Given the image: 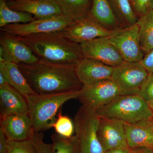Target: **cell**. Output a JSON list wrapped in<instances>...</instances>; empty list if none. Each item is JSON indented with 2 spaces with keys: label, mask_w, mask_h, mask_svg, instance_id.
I'll return each mask as SVG.
<instances>
[{
  "label": "cell",
  "mask_w": 153,
  "mask_h": 153,
  "mask_svg": "<svg viewBox=\"0 0 153 153\" xmlns=\"http://www.w3.org/2000/svg\"><path fill=\"white\" fill-rule=\"evenodd\" d=\"M97 134L105 152L128 147L122 121L100 117Z\"/></svg>",
  "instance_id": "13"
},
{
  "label": "cell",
  "mask_w": 153,
  "mask_h": 153,
  "mask_svg": "<svg viewBox=\"0 0 153 153\" xmlns=\"http://www.w3.org/2000/svg\"><path fill=\"white\" fill-rule=\"evenodd\" d=\"M63 31L68 39L80 44L96 38L110 37L114 30L105 27L89 13L73 22Z\"/></svg>",
  "instance_id": "10"
},
{
  "label": "cell",
  "mask_w": 153,
  "mask_h": 153,
  "mask_svg": "<svg viewBox=\"0 0 153 153\" xmlns=\"http://www.w3.org/2000/svg\"><path fill=\"white\" fill-rule=\"evenodd\" d=\"M134 0H130V1L131 3Z\"/></svg>",
  "instance_id": "39"
},
{
  "label": "cell",
  "mask_w": 153,
  "mask_h": 153,
  "mask_svg": "<svg viewBox=\"0 0 153 153\" xmlns=\"http://www.w3.org/2000/svg\"><path fill=\"white\" fill-rule=\"evenodd\" d=\"M73 22L61 14L45 19H36L27 23L7 25L1 28V30L2 32L12 36L24 37L33 34L63 31Z\"/></svg>",
  "instance_id": "8"
},
{
  "label": "cell",
  "mask_w": 153,
  "mask_h": 153,
  "mask_svg": "<svg viewBox=\"0 0 153 153\" xmlns=\"http://www.w3.org/2000/svg\"><path fill=\"white\" fill-rule=\"evenodd\" d=\"M62 14L72 22L90 13L91 0H55Z\"/></svg>",
  "instance_id": "21"
},
{
  "label": "cell",
  "mask_w": 153,
  "mask_h": 153,
  "mask_svg": "<svg viewBox=\"0 0 153 153\" xmlns=\"http://www.w3.org/2000/svg\"><path fill=\"white\" fill-rule=\"evenodd\" d=\"M7 153H38L31 139L17 141L8 139Z\"/></svg>",
  "instance_id": "27"
},
{
  "label": "cell",
  "mask_w": 153,
  "mask_h": 153,
  "mask_svg": "<svg viewBox=\"0 0 153 153\" xmlns=\"http://www.w3.org/2000/svg\"><path fill=\"white\" fill-rule=\"evenodd\" d=\"M51 138L52 153H84L76 135L66 138L55 133L52 135Z\"/></svg>",
  "instance_id": "24"
},
{
  "label": "cell",
  "mask_w": 153,
  "mask_h": 153,
  "mask_svg": "<svg viewBox=\"0 0 153 153\" xmlns=\"http://www.w3.org/2000/svg\"><path fill=\"white\" fill-rule=\"evenodd\" d=\"M117 19L128 26L137 23L138 18L130 0H109Z\"/></svg>",
  "instance_id": "25"
},
{
  "label": "cell",
  "mask_w": 153,
  "mask_h": 153,
  "mask_svg": "<svg viewBox=\"0 0 153 153\" xmlns=\"http://www.w3.org/2000/svg\"><path fill=\"white\" fill-rule=\"evenodd\" d=\"M100 117L135 123L152 117L153 112L139 95H120L96 111Z\"/></svg>",
  "instance_id": "4"
},
{
  "label": "cell",
  "mask_w": 153,
  "mask_h": 153,
  "mask_svg": "<svg viewBox=\"0 0 153 153\" xmlns=\"http://www.w3.org/2000/svg\"><path fill=\"white\" fill-rule=\"evenodd\" d=\"M79 93L80 90L26 97L28 116L35 131L41 132L53 128L61 107L68 100L78 98Z\"/></svg>",
  "instance_id": "3"
},
{
  "label": "cell",
  "mask_w": 153,
  "mask_h": 153,
  "mask_svg": "<svg viewBox=\"0 0 153 153\" xmlns=\"http://www.w3.org/2000/svg\"><path fill=\"white\" fill-rule=\"evenodd\" d=\"M151 121H152V123L153 124V116L152 117L150 118Z\"/></svg>",
  "instance_id": "38"
},
{
  "label": "cell",
  "mask_w": 153,
  "mask_h": 153,
  "mask_svg": "<svg viewBox=\"0 0 153 153\" xmlns=\"http://www.w3.org/2000/svg\"><path fill=\"white\" fill-rule=\"evenodd\" d=\"M63 31L16 37L27 45L39 59L76 65L84 57L80 44L67 38Z\"/></svg>",
  "instance_id": "2"
},
{
  "label": "cell",
  "mask_w": 153,
  "mask_h": 153,
  "mask_svg": "<svg viewBox=\"0 0 153 153\" xmlns=\"http://www.w3.org/2000/svg\"><path fill=\"white\" fill-rule=\"evenodd\" d=\"M8 138L1 128H0V153H7Z\"/></svg>",
  "instance_id": "32"
},
{
  "label": "cell",
  "mask_w": 153,
  "mask_h": 153,
  "mask_svg": "<svg viewBox=\"0 0 153 153\" xmlns=\"http://www.w3.org/2000/svg\"><path fill=\"white\" fill-rule=\"evenodd\" d=\"M36 19L31 14L12 10L6 0H0V27L11 24L27 23Z\"/></svg>",
  "instance_id": "23"
},
{
  "label": "cell",
  "mask_w": 153,
  "mask_h": 153,
  "mask_svg": "<svg viewBox=\"0 0 153 153\" xmlns=\"http://www.w3.org/2000/svg\"><path fill=\"white\" fill-rule=\"evenodd\" d=\"M1 127L8 139H30L35 132L28 115H10L1 117Z\"/></svg>",
  "instance_id": "17"
},
{
  "label": "cell",
  "mask_w": 153,
  "mask_h": 153,
  "mask_svg": "<svg viewBox=\"0 0 153 153\" xmlns=\"http://www.w3.org/2000/svg\"><path fill=\"white\" fill-rule=\"evenodd\" d=\"M7 4L12 10L31 14L36 19L63 14L55 0H11Z\"/></svg>",
  "instance_id": "15"
},
{
  "label": "cell",
  "mask_w": 153,
  "mask_h": 153,
  "mask_svg": "<svg viewBox=\"0 0 153 153\" xmlns=\"http://www.w3.org/2000/svg\"><path fill=\"white\" fill-rule=\"evenodd\" d=\"M124 128L129 148L153 150V124L150 118L135 123H124Z\"/></svg>",
  "instance_id": "16"
},
{
  "label": "cell",
  "mask_w": 153,
  "mask_h": 153,
  "mask_svg": "<svg viewBox=\"0 0 153 153\" xmlns=\"http://www.w3.org/2000/svg\"><path fill=\"white\" fill-rule=\"evenodd\" d=\"M18 65L37 94L78 91L83 87L76 75L75 64H59L39 59L32 64Z\"/></svg>",
  "instance_id": "1"
},
{
  "label": "cell",
  "mask_w": 153,
  "mask_h": 153,
  "mask_svg": "<svg viewBox=\"0 0 153 153\" xmlns=\"http://www.w3.org/2000/svg\"><path fill=\"white\" fill-rule=\"evenodd\" d=\"M90 14L105 27L110 30L117 29L118 23L109 0H91Z\"/></svg>",
  "instance_id": "20"
},
{
  "label": "cell",
  "mask_w": 153,
  "mask_h": 153,
  "mask_svg": "<svg viewBox=\"0 0 153 153\" xmlns=\"http://www.w3.org/2000/svg\"><path fill=\"white\" fill-rule=\"evenodd\" d=\"M104 153H134V150L129 147L119 148L105 151Z\"/></svg>",
  "instance_id": "33"
},
{
  "label": "cell",
  "mask_w": 153,
  "mask_h": 153,
  "mask_svg": "<svg viewBox=\"0 0 153 153\" xmlns=\"http://www.w3.org/2000/svg\"><path fill=\"white\" fill-rule=\"evenodd\" d=\"M0 46V62L32 64L39 60L29 46L16 36L2 32Z\"/></svg>",
  "instance_id": "11"
},
{
  "label": "cell",
  "mask_w": 153,
  "mask_h": 153,
  "mask_svg": "<svg viewBox=\"0 0 153 153\" xmlns=\"http://www.w3.org/2000/svg\"><path fill=\"white\" fill-rule=\"evenodd\" d=\"M7 84H8V83L7 82L6 77L1 72H0V86L6 85Z\"/></svg>",
  "instance_id": "35"
},
{
  "label": "cell",
  "mask_w": 153,
  "mask_h": 153,
  "mask_svg": "<svg viewBox=\"0 0 153 153\" xmlns=\"http://www.w3.org/2000/svg\"><path fill=\"white\" fill-rule=\"evenodd\" d=\"M6 1H11V0H6Z\"/></svg>",
  "instance_id": "40"
},
{
  "label": "cell",
  "mask_w": 153,
  "mask_h": 153,
  "mask_svg": "<svg viewBox=\"0 0 153 153\" xmlns=\"http://www.w3.org/2000/svg\"><path fill=\"white\" fill-rule=\"evenodd\" d=\"M134 153H153V150L146 148L134 149Z\"/></svg>",
  "instance_id": "34"
},
{
  "label": "cell",
  "mask_w": 153,
  "mask_h": 153,
  "mask_svg": "<svg viewBox=\"0 0 153 153\" xmlns=\"http://www.w3.org/2000/svg\"><path fill=\"white\" fill-rule=\"evenodd\" d=\"M0 72L6 77L9 85L25 97L36 94L30 87L18 64L10 62H0Z\"/></svg>",
  "instance_id": "19"
},
{
  "label": "cell",
  "mask_w": 153,
  "mask_h": 153,
  "mask_svg": "<svg viewBox=\"0 0 153 153\" xmlns=\"http://www.w3.org/2000/svg\"><path fill=\"white\" fill-rule=\"evenodd\" d=\"M1 117L28 115L27 102L24 96L9 84L0 86Z\"/></svg>",
  "instance_id": "18"
},
{
  "label": "cell",
  "mask_w": 153,
  "mask_h": 153,
  "mask_svg": "<svg viewBox=\"0 0 153 153\" xmlns=\"http://www.w3.org/2000/svg\"><path fill=\"white\" fill-rule=\"evenodd\" d=\"M152 0H134L132 7L137 16H142L151 9Z\"/></svg>",
  "instance_id": "30"
},
{
  "label": "cell",
  "mask_w": 153,
  "mask_h": 153,
  "mask_svg": "<svg viewBox=\"0 0 153 153\" xmlns=\"http://www.w3.org/2000/svg\"><path fill=\"white\" fill-rule=\"evenodd\" d=\"M44 137L42 132H35L30 139L36 146L38 153H52V144H50L44 142Z\"/></svg>",
  "instance_id": "29"
},
{
  "label": "cell",
  "mask_w": 153,
  "mask_h": 153,
  "mask_svg": "<svg viewBox=\"0 0 153 153\" xmlns=\"http://www.w3.org/2000/svg\"><path fill=\"white\" fill-rule=\"evenodd\" d=\"M100 120L96 111L82 105L74 116L75 135L81 143L84 153L105 152L97 134Z\"/></svg>",
  "instance_id": "5"
},
{
  "label": "cell",
  "mask_w": 153,
  "mask_h": 153,
  "mask_svg": "<svg viewBox=\"0 0 153 153\" xmlns=\"http://www.w3.org/2000/svg\"><path fill=\"white\" fill-rule=\"evenodd\" d=\"M77 77L83 85L111 79L114 67L98 60L84 57L75 65Z\"/></svg>",
  "instance_id": "14"
},
{
  "label": "cell",
  "mask_w": 153,
  "mask_h": 153,
  "mask_svg": "<svg viewBox=\"0 0 153 153\" xmlns=\"http://www.w3.org/2000/svg\"><path fill=\"white\" fill-rule=\"evenodd\" d=\"M149 75L140 62L124 61L114 67L111 79L117 85L121 95H138Z\"/></svg>",
  "instance_id": "6"
},
{
  "label": "cell",
  "mask_w": 153,
  "mask_h": 153,
  "mask_svg": "<svg viewBox=\"0 0 153 153\" xmlns=\"http://www.w3.org/2000/svg\"><path fill=\"white\" fill-rule=\"evenodd\" d=\"M53 128L56 134L64 137H71L75 132L74 122L67 116L62 114L61 111L57 114Z\"/></svg>",
  "instance_id": "26"
},
{
  "label": "cell",
  "mask_w": 153,
  "mask_h": 153,
  "mask_svg": "<svg viewBox=\"0 0 153 153\" xmlns=\"http://www.w3.org/2000/svg\"><path fill=\"white\" fill-rule=\"evenodd\" d=\"M80 45L84 57L95 59L113 67L124 61L116 48L110 43L108 37L96 38Z\"/></svg>",
  "instance_id": "12"
},
{
  "label": "cell",
  "mask_w": 153,
  "mask_h": 153,
  "mask_svg": "<svg viewBox=\"0 0 153 153\" xmlns=\"http://www.w3.org/2000/svg\"><path fill=\"white\" fill-rule=\"evenodd\" d=\"M112 44L125 61L140 62L143 58V52L140 44L139 27L136 23L120 30H115L108 37Z\"/></svg>",
  "instance_id": "9"
},
{
  "label": "cell",
  "mask_w": 153,
  "mask_h": 153,
  "mask_svg": "<svg viewBox=\"0 0 153 153\" xmlns=\"http://www.w3.org/2000/svg\"><path fill=\"white\" fill-rule=\"evenodd\" d=\"M149 105V106L150 107L151 109L152 110V111L153 112V103H152V104Z\"/></svg>",
  "instance_id": "36"
},
{
  "label": "cell",
  "mask_w": 153,
  "mask_h": 153,
  "mask_svg": "<svg viewBox=\"0 0 153 153\" xmlns=\"http://www.w3.org/2000/svg\"><path fill=\"white\" fill-rule=\"evenodd\" d=\"M140 63L149 73H153V49L144 57Z\"/></svg>",
  "instance_id": "31"
},
{
  "label": "cell",
  "mask_w": 153,
  "mask_h": 153,
  "mask_svg": "<svg viewBox=\"0 0 153 153\" xmlns=\"http://www.w3.org/2000/svg\"><path fill=\"white\" fill-rule=\"evenodd\" d=\"M121 95L116 83L111 79L83 85L78 98L82 105L96 111Z\"/></svg>",
  "instance_id": "7"
},
{
  "label": "cell",
  "mask_w": 153,
  "mask_h": 153,
  "mask_svg": "<svg viewBox=\"0 0 153 153\" xmlns=\"http://www.w3.org/2000/svg\"><path fill=\"white\" fill-rule=\"evenodd\" d=\"M151 9L153 10V0H152V3H151Z\"/></svg>",
  "instance_id": "37"
},
{
  "label": "cell",
  "mask_w": 153,
  "mask_h": 153,
  "mask_svg": "<svg viewBox=\"0 0 153 153\" xmlns=\"http://www.w3.org/2000/svg\"><path fill=\"white\" fill-rule=\"evenodd\" d=\"M139 27L140 44L143 52L149 53L153 49V10L150 9L139 17L137 22Z\"/></svg>",
  "instance_id": "22"
},
{
  "label": "cell",
  "mask_w": 153,
  "mask_h": 153,
  "mask_svg": "<svg viewBox=\"0 0 153 153\" xmlns=\"http://www.w3.org/2000/svg\"><path fill=\"white\" fill-rule=\"evenodd\" d=\"M138 95L141 97L149 105L153 103V73H149Z\"/></svg>",
  "instance_id": "28"
}]
</instances>
